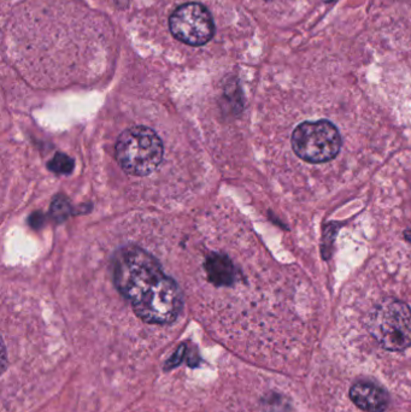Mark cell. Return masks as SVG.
<instances>
[{"label":"cell","mask_w":411,"mask_h":412,"mask_svg":"<svg viewBox=\"0 0 411 412\" xmlns=\"http://www.w3.org/2000/svg\"><path fill=\"white\" fill-rule=\"evenodd\" d=\"M292 149L303 161L311 164L330 162L338 156L343 139L338 128L327 120L303 122L291 139Z\"/></svg>","instance_id":"277c9868"},{"label":"cell","mask_w":411,"mask_h":412,"mask_svg":"<svg viewBox=\"0 0 411 412\" xmlns=\"http://www.w3.org/2000/svg\"><path fill=\"white\" fill-rule=\"evenodd\" d=\"M327 3H331V1H333V0H326Z\"/></svg>","instance_id":"9c48e42d"},{"label":"cell","mask_w":411,"mask_h":412,"mask_svg":"<svg viewBox=\"0 0 411 412\" xmlns=\"http://www.w3.org/2000/svg\"><path fill=\"white\" fill-rule=\"evenodd\" d=\"M368 331L386 351L400 352L411 346V309L393 298L383 300L369 316Z\"/></svg>","instance_id":"3957f363"},{"label":"cell","mask_w":411,"mask_h":412,"mask_svg":"<svg viewBox=\"0 0 411 412\" xmlns=\"http://www.w3.org/2000/svg\"><path fill=\"white\" fill-rule=\"evenodd\" d=\"M111 268L117 291L145 324H171L181 315V288L149 251L125 245L113 255Z\"/></svg>","instance_id":"6da1fadb"},{"label":"cell","mask_w":411,"mask_h":412,"mask_svg":"<svg viewBox=\"0 0 411 412\" xmlns=\"http://www.w3.org/2000/svg\"><path fill=\"white\" fill-rule=\"evenodd\" d=\"M169 28L176 40L190 46H203L214 38V18L204 5L187 3L171 13Z\"/></svg>","instance_id":"5b68a950"},{"label":"cell","mask_w":411,"mask_h":412,"mask_svg":"<svg viewBox=\"0 0 411 412\" xmlns=\"http://www.w3.org/2000/svg\"><path fill=\"white\" fill-rule=\"evenodd\" d=\"M116 161L132 176H147L159 168L164 158V144L152 128L135 125L123 130L115 145Z\"/></svg>","instance_id":"7a4b0ae2"},{"label":"cell","mask_w":411,"mask_h":412,"mask_svg":"<svg viewBox=\"0 0 411 412\" xmlns=\"http://www.w3.org/2000/svg\"><path fill=\"white\" fill-rule=\"evenodd\" d=\"M69 210H70V206H69L68 202L63 198H57L56 202L52 204L51 212H52L55 219L62 221L68 216Z\"/></svg>","instance_id":"ba28073f"},{"label":"cell","mask_w":411,"mask_h":412,"mask_svg":"<svg viewBox=\"0 0 411 412\" xmlns=\"http://www.w3.org/2000/svg\"><path fill=\"white\" fill-rule=\"evenodd\" d=\"M50 169L53 170L55 173H58V174H67L68 171L73 169V161L67 156L58 154L52 162L50 163Z\"/></svg>","instance_id":"52a82bcc"},{"label":"cell","mask_w":411,"mask_h":412,"mask_svg":"<svg viewBox=\"0 0 411 412\" xmlns=\"http://www.w3.org/2000/svg\"><path fill=\"white\" fill-rule=\"evenodd\" d=\"M352 403L366 412H385L390 404L388 393L376 384L361 381L350 388Z\"/></svg>","instance_id":"8992f818"}]
</instances>
